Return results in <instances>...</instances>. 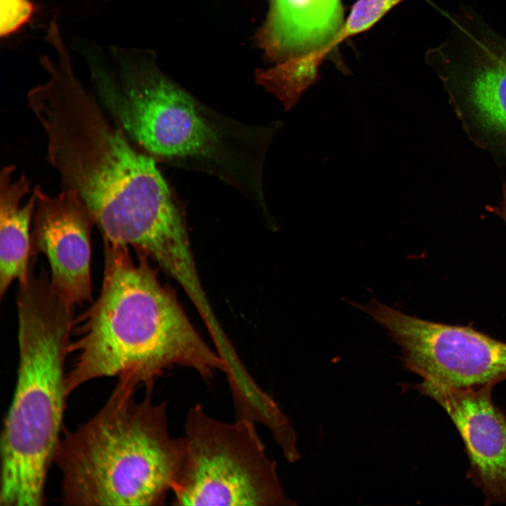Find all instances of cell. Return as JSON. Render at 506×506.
<instances>
[{"instance_id":"cell-10","label":"cell","mask_w":506,"mask_h":506,"mask_svg":"<svg viewBox=\"0 0 506 506\" xmlns=\"http://www.w3.org/2000/svg\"><path fill=\"white\" fill-rule=\"evenodd\" d=\"M412 387L436 401L454 424L486 504L506 505V418L493 401V385L452 388L421 381Z\"/></svg>"},{"instance_id":"cell-5","label":"cell","mask_w":506,"mask_h":506,"mask_svg":"<svg viewBox=\"0 0 506 506\" xmlns=\"http://www.w3.org/2000/svg\"><path fill=\"white\" fill-rule=\"evenodd\" d=\"M125 379L89 420L66 432L53 462L67 505L157 506L171 493L184 452L183 436L169 429L167 406L153 398V386Z\"/></svg>"},{"instance_id":"cell-6","label":"cell","mask_w":506,"mask_h":506,"mask_svg":"<svg viewBox=\"0 0 506 506\" xmlns=\"http://www.w3.org/2000/svg\"><path fill=\"white\" fill-rule=\"evenodd\" d=\"M184 452L171 491L176 505H294L253 422H224L196 404L188 411Z\"/></svg>"},{"instance_id":"cell-1","label":"cell","mask_w":506,"mask_h":506,"mask_svg":"<svg viewBox=\"0 0 506 506\" xmlns=\"http://www.w3.org/2000/svg\"><path fill=\"white\" fill-rule=\"evenodd\" d=\"M52 48L56 58L39 59L48 79L27 96L46 134L47 160L103 239L154 258L186 230L183 216L154 158L135 149L81 83L65 40Z\"/></svg>"},{"instance_id":"cell-4","label":"cell","mask_w":506,"mask_h":506,"mask_svg":"<svg viewBox=\"0 0 506 506\" xmlns=\"http://www.w3.org/2000/svg\"><path fill=\"white\" fill-rule=\"evenodd\" d=\"M74 306L45 271H31L17 294L19 363L0 439V505L40 506L60 440Z\"/></svg>"},{"instance_id":"cell-8","label":"cell","mask_w":506,"mask_h":506,"mask_svg":"<svg viewBox=\"0 0 506 506\" xmlns=\"http://www.w3.org/2000/svg\"><path fill=\"white\" fill-rule=\"evenodd\" d=\"M451 17L448 37L427 51V61L462 89L486 127L506 136V39L475 11Z\"/></svg>"},{"instance_id":"cell-12","label":"cell","mask_w":506,"mask_h":506,"mask_svg":"<svg viewBox=\"0 0 506 506\" xmlns=\"http://www.w3.org/2000/svg\"><path fill=\"white\" fill-rule=\"evenodd\" d=\"M15 167L6 165L0 173V297L11 285L27 281L31 266V228L37 197L23 199L30 191L24 174L14 177Z\"/></svg>"},{"instance_id":"cell-11","label":"cell","mask_w":506,"mask_h":506,"mask_svg":"<svg viewBox=\"0 0 506 506\" xmlns=\"http://www.w3.org/2000/svg\"><path fill=\"white\" fill-rule=\"evenodd\" d=\"M341 0H271L264 46L278 62L290 58L303 77L319 81V67L344 22Z\"/></svg>"},{"instance_id":"cell-2","label":"cell","mask_w":506,"mask_h":506,"mask_svg":"<svg viewBox=\"0 0 506 506\" xmlns=\"http://www.w3.org/2000/svg\"><path fill=\"white\" fill-rule=\"evenodd\" d=\"M103 240L104 271L100 294L74 320L75 356L66 376L70 394L89 381L126 379L151 387L174 365L195 371L209 382L224 364L197 332L174 292L160 280L143 254L135 260L125 245Z\"/></svg>"},{"instance_id":"cell-9","label":"cell","mask_w":506,"mask_h":506,"mask_svg":"<svg viewBox=\"0 0 506 506\" xmlns=\"http://www.w3.org/2000/svg\"><path fill=\"white\" fill-rule=\"evenodd\" d=\"M31 228V257L41 254L56 292L74 306L92 301L91 232L95 221L77 193L50 195L37 186Z\"/></svg>"},{"instance_id":"cell-7","label":"cell","mask_w":506,"mask_h":506,"mask_svg":"<svg viewBox=\"0 0 506 506\" xmlns=\"http://www.w3.org/2000/svg\"><path fill=\"white\" fill-rule=\"evenodd\" d=\"M353 305L387 329L401 349L405 368L423 382L470 388L506 380L505 342L471 327L406 314L375 298Z\"/></svg>"},{"instance_id":"cell-13","label":"cell","mask_w":506,"mask_h":506,"mask_svg":"<svg viewBox=\"0 0 506 506\" xmlns=\"http://www.w3.org/2000/svg\"><path fill=\"white\" fill-rule=\"evenodd\" d=\"M36 13L33 0H0V36L9 39L32 20Z\"/></svg>"},{"instance_id":"cell-3","label":"cell","mask_w":506,"mask_h":506,"mask_svg":"<svg viewBox=\"0 0 506 506\" xmlns=\"http://www.w3.org/2000/svg\"><path fill=\"white\" fill-rule=\"evenodd\" d=\"M110 54L118 79L101 69L92 83L129 138L151 156L215 176L264 203L262 166L280 123L260 128L214 112L162 73L145 51L112 46Z\"/></svg>"},{"instance_id":"cell-14","label":"cell","mask_w":506,"mask_h":506,"mask_svg":"<svg viewBox=\"0 0 506 506\" xmlns=\"http://www.w3.org/2000/svg\"><path fill=\"white\" fill-rule=\"evenodd\" d=\"M504 197L501 203L496 207H491L489 210L498 215L506 224V190H504Z\"/></svg>"}]
</instances>
